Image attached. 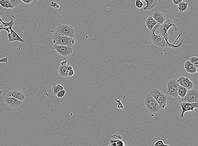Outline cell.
<instances>
[{
  "label": "cell",
  "instance_id": "obj_4",
  "mask_svg": "<svg viewBox=\"0 0 198 146\" xmlns=\"http://www.w3.org/2000/svg\"><path fill=\"white\" fill-rule=\"evenodd\" d=\"M145 107L151 113H156L161 109L159 105L150 94L146 95L144 100Z\"/></svg>",
  "mask_w": 198,
  "mask_h": 146
},
{
  "label": "cell",
  "instance_id": "obj_9",
  "mask_svg": "<svg viewBox=\"0 0 198 146\" xmlns=\"http://www.w3.org/2000/svg\"><path fill=\"white\" fill-rule=\"evenodd\" d=\"M53 48L59 55L63 57H68L72 54L73 48L69 46L58 45L54 44Z\"/></svg>",
  "mask_w": 198,
  "mask_h": 146
},
{
  "label": "cell",
  "instance_id": "obj_43",
  "mask_svg": "<svg viewBox=\"0 0 198 146\" xmlns=\"http://www.w3.org/2000/svg\"><path fill=\"white\" fill-rule=\"evenodd\" d=\"M107 146H111V145H108Z\"/></svg>",
  "mask_w": 198,
  "mask_h": 146
},
{
  "label": "cell",
  "instance_id": "obj_18",
  "mask_svg": "<svg viewBox=\"0 0 198 146\" xmlns=\"http://www.w3.org/2000/svg\"><path fill=\"white\" fill-rule=\"evenodd\" d=\"M184 67L186 72L188 73L193 74L198 73V69L194 67L189 60H187L185 62Z\"/></svg>",
  "mask_w": 198,
  "mask_h": 146
},
{
  "label": "cell",
  "instance_id": "obj_26",
  "mask_svg": "<svg viewBox=\"0 0 198 146\" xmlns=\"http://www.w3.org/2000/svg\"><path fill=\"white\" fill-rule=\"evenodd\" d=\"M11 3L12 4L14 7L17 8L19 4H21L22 3L21 0H9Z\"/></svg>",
  "mask_w": 198,
  "mask_h": 146
},
{
  "label": "cell",
  "instance_id": "obj_37",
  "mask_svg": "<svg viewBox=\"0 0 198 146\" xmlns=\"http://www.w3.org/2000/svg\"><path fill=\"white\" fill-rule=\"evenodd\" d=\"M67 65V60H63L62 61H61V66H62V67H66V65Z\"/></svg>",
  "mask_w": 198,
  "mask_h": 146
},
{
  "label": "cell",
  "instance_id": "obj_14",
  "mask_svg": "<svg viewBox=\"0 0 198 146\" xmlns=\"http://www.w3.org/2000/svg\"><path fill=\"white\" fill-rule=\"evenodd\" d=\"M177 81L178 82L180 86H182L188 90L193 89V83L188 77L180 76L177 79Z\"/></svg>",
  "mask_w": 198,
  "mask_h": 146
},
{
  "label": "cell",
  "instance_id": "obj_15",
  "mask_svg": "<svg viewBox=\"0 0 198 146\" xmlns=\"http://www.w3.org/2000/svg\"><path fill=\"white\" fill-rule=\"evenodd\" d=\"M151 16L158 23V24L160 25L163 24L166 20L165 14L159 11H154L152 13V15Z\"/></svg>",
  "mask_w": 198,
  "mask_h": 146
},
{
  "label": "cell",
  "instance_id": "obj_30",
  "mask_svg": "<svg viewBox=\"0 0 198 146\" xmlns=\"http://www.w3.org/2000/svg\"><path fill=\"white\" fill-rule=\"evenodd\" d=\"M115 101H116L117 103H118V105L117 106V108L118 109H122L123 108V106L120 100L117 99H115Z\"/></svg>",
  "mask_w": 198,
  "mask_h": 146
},
{
  "label": "cell",
  "instance_id": "obj_3",
  "mask_svg": "<svg viewBox=\"0 0 198 146\" xmlns=\"http://www.w3.org/2000/svg\"><path fill=\"white\" fill-rule=\"evenodd\" d=\"M160 24H158L154 26L150 33V39L153 45L159 48H164L167 47L164 37L156 34V31L159 28Z\"/></svg>",
  "mask_w": 198,
  "mask_h": 146
},
{
  "label": "cell",
  "instance_id": "obj_12",
  "mask_svg": "<svg viewBox=\"0 0 198 146\" xmlns=\"http://www.w3.org/2000/svg\"><path fill=\"white\" fill-rule=\"evenodd\" d=\"M6 96L12 97L22 102L25 99L24 92L20 89H12L7 92Z\"/></svg>",
  "mask_w": 198,
  "mask_h": 146
},
{
  "label": "cell",
  "instance_id": "obj_22",
  "mask_svg": "<svg viewBox=\"0 0 198 146\" xmlns=\"http://www.w3.org/2000/svg\"><path fill=\"white\" fill-rule=\"evenodd\" d=\"M188 3H185V1L184 0L178 5V9L179 11L181 13L186 12L188 9Z\"/></svg>",
  "mask_w": 198,
  "mask_h": 146
},
{
  "label": "cell",
  "instance_id": "obj_19",
  "mask_svg": "<svg viewBox=\"0 0 198 146\" xmlns=\"http://www.w3.org/2000/svg\"><path fill=\"white\" fill-rule=\"evenodd\" d=\"M145 24L148 29L151 31L154 28V26L158 24V23L151 16H150L146 19L145 20Z\"/></svg>",
  "mask_w": 198,
  "mask_h": 146
},
{
  "label": "cell",
  "instance_id": "obj_38",
  "mask_svg": "<svg viewBox=\"0 0 198 146\" xmlns=\"http://www.w3.org/2000/svg\"><path fill=\"white\" fill-rule=\"evenodd\" d=\"M121 140V139H115V140H112V139H110V144H112L114 143H117L119 140Z\"/></svg>",
  "mask_w": 198,
  "mask_h": 146
},
{
  "label": "cell",
  "instance_id": "obj_8",
  "mask_svg": "<svg viewBox=\"0 0 198 146\" xmlns=\"http://www.w3.org/2000/svg\"><path fill=\"white\" fill-rule=\"evenodd\" d=\"M182 102L186 103H198V91L197 90H188L186 96L181 99Z\"/></svg>",
  "mask_w": 198,
  "mask_h": 146
},
{
  "label": "cell",
  "instance_id": "obj_29",
  "mask_svg": "<svg viewBox=\"0 0 198 146\" xmlns=\"http://www.w3.org/2000/svg\"><path fill=\"white\" fill-rule=\"evenodd\" d=\"M65 94H66V91L63 89L60 91L59 92L57 93L56 96H57V97L58 98H61L64 96Z\"/></svg>",
  "mask_w": 198,
  "mask_h": 146
},
{
  "label": "cell",
  "instance_id": "obj_6",
  "mask_svg": "<svg viewBox=\"0 0 198 146\" xmlns=\"http://www.w3.org/2000/svg\"><path fill=\"white\" fill-rule=\"evenodd\" d=\"M174 27L175 31H177V27L176 24H174L173 21L170 19H166V20L163 24L160 26L159 29V35H161L165 38H169L168 31L170 28Z\"/></svg>",
  "mask_w": 198,
  "mask_h": 146
},
{
  "label": "cell",
  "instance_id": "obj_10",
  "mask_svg": "<svg viewBox=\"0 0 198 146\" xmlns=\"http://www.w3.org/2000/svg\"><path fill=\"white\" fill-rule=\"evenodd\" d=\"M3 10L2 7L0 8V31L6 30L7 32L10 33L12 30V26L14 24V18H11L10 21L9 22H4L2 20V16L3 15Z\"/></svg>",
  "mask_w": 198,
  "mask_h": 146
},
{
  "label": "cell",
  "instance_id": "obj_33",
  "mask_svg": "<svg viewBox=\"0 0 198 146\" xmlns=\"http://www.w3.org/2000/svg\"><path fill=\"white\" fill-rule=\"evenodd\" d=\"M54 6V8H55L56 9H59L60 8V5L59 4H57V3L54 2H52L51 4V6L52 7V6Z\"/></svg>",
  "mask_w": 198,
  "mask_h": 146
},
{
  "label": "cell",
  "instance_id": "obj_21",
  "mask_svg": "<svg viewBox=\"0 0 198 146\" xmlns=\"http://www.w3.org/2000/svg\"><path fill=\"white\" fill-rule=\"evenodd\" d=\"M63 89H64V88L61 84H54L52 88V92L53 95L56 96L57 93L59 92Z\"/></svg>",
  "mask_w": 198,
  "mask_h": 146
},
{
  "label": "cell",
  "instance_id": "obj_7",
  "mask_svg": "<svg viewBox=\"0 0 198 146\" xmlns=\"http://www.w3.org/2000/svg\"><path fill=\"white\" fill-rule=\"evenodd\" d=\"M71 38L65 37L59 33H54L52 36V41L54 44L58 45L73 47V44L71 42Z\"/></svg>",
  "mask_w": 198,
  "mask_h": 146
},
{
  "label": "cell",
  "instance_id": "obj_34",
  "mask_svg": "<svg viewBox=\"0 0 198 146\" xmlns=\"http://www.w3.org/2000/svg\"><path fill=\"white\" fill-rule=\"evenodd\" d=\"M116 143L118 146H125V143L122 140H119Z\"/></svg>",
  "mask_w": 198,
  "mask_h": 146
},
{
  "label": "cell",
  "instance_id": "obj_41",
  "mask_svg": "<svg viewBox=\"0 0 198 146\" xmlns=\"http://www.w3.org/2000/svg\"><path fill=\"white\" fill-rule=\"evenodd\" d=\"M110 145L111 146H118L116 143H112V144H110Z\"/></svg>",
  "mask_w": 198,
  "mask_h": 146
},
{
  "label": "cell",
  "instance_id": "obj_1",
  "mask_svg": "<svg viewBox=\"0 0 198 146\" xmlns=\"http://www.w3.org/2000/svg\"><path fill=\"white\" fill-rule=\"evenodd\" d=\"M51 32L59 33L65 37L73 39L74 37V29L72 26L68 24H60L56 29L51 31Z\"/></svg>",
  "mask_w": 198,
  "mask_h": 146
},
{
  "label": "cell",
  "instance_id": "obj_28",
  "mask_svg": "<svg viewBox=\"0 0 198 146\" xmlns=\"http://www.w3.org/2000/svg\"><path fill=\"white\" fill-rule=\"evenodd\" d=\"M8 57H5L2 58L0 59V63L1 62H4V63H8ZM3 90H0V95H1L2 93L3 92Z\"/></svg>",
  "mask_w": 198,
  "mask_h": 146
},
{
  "label": "cell",
  "instance_id": "obj_5",
  "mask_svg": "<svg viewBox=\"0 0 198 146\" xmlns=\"http://www.w3.org/2000/svg\"><path fill=\"white\" fill-rule=\"evenodd\" d=\"M180 84L177 81V79H171L168 80L167 83V94L171 97H178V90Z\"/></svg>",
  "mask_w": 198,
  "mask_h": 146
},
{
  "label": "cell",
  "instance_id": "obj_2",
  "mask_svg": "<svg viewBox=\"0 0 198 146\" xmlns=\"http://www.w3.org/2000/svg\"><path fill=\"white\" fill-rule=\"evenodd\" d=\"M149 94L154 98L159 105L161 109H164L167 106V96L162 91L156 88L150 90Z\"/></svg>",
  "mask_w": 198,
  "mask_h": 146
},
{
  "label": "cell",
  "instance_id": "obj_23",
  "mask_svg": "<svg viewBox=\"0 0 198 146\" xmlns=\"http://www.w3.org/2000/svg\"><path fill=\"white\" fill-rule=\"evenodd\" d=\"M0 5L6 9H12L14 7L9 0H0Z\"/></svg>",
  "mask_w": 198,
  "mask_h": 146
},
{
  "label": "cell",
  "instance_id": "obj_13",
  "mask_svg": "<svg viewBox=\"0 0 198 146\" xmlns=\"http://www.w3.org/2000/svg\"><path fill=\"white\" fill-rule=\"evenodd\" d=\"M4 102L8 107L12 109L18 108L22 105V102L12 97H5Z\"/></svg>",
  "mask_w": 198,
  "mask_h": 146
},
{
  "label": "cell",
  "instance_id": "obj_31",
  "mask_svg": "<svg viewBox=\"0 0 198 146\" xmlns=\"http://www.w3.org/2000/svg\"><path fill=\"white\" fill-rule=\"evenodd\" d=\"M164 144L162 140H159L154 144V146H162Z\"/></svg>",
  "mask_w": 198,
  "mask_h": 146
},
{
  "label": "cell",
  "instance_id": "obj_42",
  "mask_svg": "<svg viewBox=\"0 0 198 146\" xmlns=\"http://www.w3.org/2000/svg\"><path fill=\"white\" fill-rule=\"evenodd\" d=\"M162 146H170L169 145H167V144H163Z\"/></svg>",
  "mask_w": 198,
  "mask_h": 146
},
{
  "label": "cell",
  "instance_id": "obj_40",
  "mask_svg": "<svg viewBox=\"0 0 198 146\" xmlns=\"http://www.w3.org/2000/svg\"><path fill=\"white\" fill-rule=\"evenodd\" d=\"M71 42H72V44L74 45V44L75 43V40L73 39H71Z\"/></svg>",
  "mask_w": 198,
  "mask_h": 146
},
{
  "label": "cell",
  "instance_id": "obj_16",
  "mask_svg": "<svg viewBox=\"0 0 198 146\" xmlns=\"http://www.w3.org/2000/svg\"><path fill=\"white\" fill-rule=\"evenodd\" d=\"M18 41L22 43H24L25 41L22 39L14 31H12L11 33H8V43H11L13 41Z\"/></svg>",
  "mask_w": 198,
  "mask_h": 146
},
{
  "label": "cell",
  "instance_id": "obj_35",
  "mask_svg": "<svg viewBox=\"0 0 198 146\" xmlns=\"http://www.w3.org/2000/svg\"><path fill=\"white\" fill-rule=\"evenodd\" d=\"M34 0H21L22 2L26 4H30Z\"/></svg>",
  "mask_w": 198,
  "mask_h": 146
},
{
  "label": "cell",
  "instance_id": "obj_32",
  "mask_svg": "<svg viewBox=\"0 0 198 146\" xmlns=\"http://www.w3.org/2000/svg\"><path fill=\"white\" fill-rule=\"evenodd\" d=\"M184 0H172V2H173V4L174 5H178L179 4H180Z\"/></svg>",
  "mask_w": 198,
  "mask_h": 146
},
{
  "label": "cell",
  "instance_id": "obj_39",
  "mask_svg": "<svg viewBox=\"0 0 198 146\" xmlns=\"http://www.w3.org/2000/svg\"><path fill=\"white\" fill-rule=\"evenodd\" d=\"M67 69H68V71L73 69V67L72 66H69V65H68V67H67Z\"/></svg>",
  "mask_w": 198,
  "mask_h": 146
},
{
  "label": "cell",
  "instance_id": "obj_20",
  "mask_svg": "<svg viewBox=\"0 0 198 146\" xmlns=\"http://www.w3.org/2000/svg\"><path fill=\"white\" fill-rule=\"evenodd\" d=\"M68 65H66V67L60 66L59 69V73L60 76L62 77H68V70L67 67Z\"/></svg>",
  "mask_w": 198,
  "mask_h": 146
},
{
  "label": "cell",
  "instance_id": "obj_17",
  "mask_svg": "<svg viewBox=\"0 0 198 146\" xmlns=\"http://www.w3.org/2000/svg\"><path fill=\"white\" fill-rule=\"evenodd\" d=\"M144 1L146 3V6L143 7V10L146 11H150L153 10L158 4V0H141Z\"/></svg>",
  "mask_w": 198,
  "mask_h": 146
},
{
  "label": "cell",
  "instance_id": "obj_24",
  "mask_svg": "<svg viewBox=\"0 0 198 146\" xmlns=\"http://www.w3.org/2000/svg\"><path fill=\"white\" fill-rule=\"evenodd\" d=\"M188 90L186 88H184L182 86H180L178 90V96H179L180 97L182 98H184V96H186Z\"/></svg>",
  "mask_w": 198,
  "mask_h": 146
},
{
  "label": "cell",
  "instance_id": "obj_36",
  "mask_svg": "<svg viewBox=\"0 0 198 146\" xmlns=\"http://www.w3.org/2000/svg\"><path fill=\"white\" fill-rule=\"evenodd\" d=\"M74 74V71L73 69L68 71V77H72Z\"/></svg>",
  "mask_w": 198,
  "mask_h": 146
},
{
  "label": "cell",
  "instance_id": "obj_11",
  "mask_svg": "<svg viewBox=\"0 0 198 146\" xmlns=\"http://www.w3.org/2000/svg\"><path fill=\"white\" fill-rule=\"evenodd\" d=\"M180 106L182 109V112L181 114L180 117L181 118H184V115L187 111H191L193 113L194 115L196 116L194 110L195 108H197L198 107V103H186V102H182L180 103Z\"/></svg>",
  "mask_w": 198,
  "mask_h": 146
},
{
  "label": "cell",
  "instance_id": "obj_27",
  "mask_svg": "<svg viewBox=\"0 0 198 146\" xmlns=\"http://www.w3.org/2000/svg\"><path fill=\"white\" fill-rule=\"evenodd\" d=\"M135 5L136 7L139 9H142L144 6V4L141 0H136L135 2Z\"/></svg>",
  "mask_w": 198,
  "mask_h": 146
},
{
  "label": "cell",
  "instance_id": "obj_25",
  "mask_svg": "<svg viewBox=\"0 0 198 146\" xmlns=\"http://www.w3.org/2000/svg\"><path fill=\"white\" fill-rule=\"evenodd\" d=\"M190 61L197 69L198 68V57H191L190 58Z\"/></svg>",
  "mask_w": 198,
  "mask_h": 146
}]
</instances>
